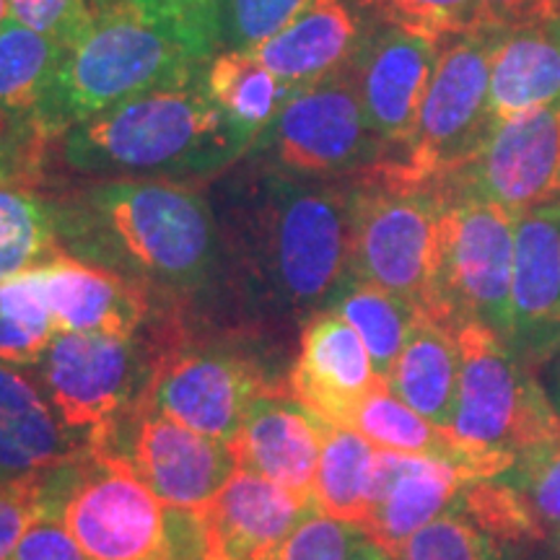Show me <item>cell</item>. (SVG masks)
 Masks as SVG:
<instances>
[{
  "label": "cell",
  "mask_w": 560,
  "mask_h": 560,
  "mask_svg": "<svg viewBox=\"0 0 560 560\" xmlns=\"http://www.w3.org/2000/svg\"><path fill=\"white\" fill-rule=\"evenodd\" d=\"M221 202L223 268L257 312L306 322L353 276V177L342 185L252 164Z\"/></svg>",
  "instance_id": "1"
},
{
  "label": "cell",
  "mask_w": 560,
  "mask_h": 560,
  "mask_svg": "<svg viewBox=\"0 0 560 560\" xmlns=\"http://www.w3.org/2000/svg\"><path fill=\"white\" fill-rule=\"evenodd\" d=\"M50 202L60 252L153 296H195L223 270L219 215L190 182L104 177Z\"/></svg>",
  "instance_id": "2"
},
{
  "label": "cell",
  "mask_w": 560,
  "mask_h": 560,
  "mask_svg": "<svg viewBox=\"0 0 560 560\" xmlns=\"http://www.w3.org/2000/svg\"><path fill=\"white\" fill-rule=\"evenodd\" d=\"M60 159L91 179L200 182L247 156L255 138L210 100L198 79L138 96L62 132Z\"/></svg>",
  "instance_id": "3"
},
{
  "label": "cell",
  "mask_w": 560,
  "mask_h": 560,
  "mask_svg": "<svg viewBox=\"0 0 560 560\" xmlns=\"http://www.w3.org/2000/svg\"><path fill=\"white\" fill-rule=\"evenodd\" d=\"M206 66L136 5H120L96 16L83 39L66 52L34 122L55 140L125 102L198 79Z\"/></svg>",
  "instance_id": "4"
},
{
  "label": "cell",
  "mask_w": 560,
  "mask_h": 560,
  "mask_svg": "<svg viewBox=\"0 0 560 560\" xmlns=\"http://www.w3.org/2000/svg\"><path fill=\"white\" fill-rule=\"evenodd\" d=\"M145 330L132 338L60 332L34 366L62 429L83 450L143 397L159 361L179 340L177 322L153 325L151 338Z\"/></svg>",
  "instance_id": "5"
},
{
  "label": "cell",
  "mask_w": 560,
  "mask_h": 560,
  "mask_svg": "<svg viewBox=\"0 0 560 560\" xmlns=\"http://www.w3.org/2000/svg\"><path fill=\"white\" fill-rule=\"evenodd\" d=\"M516 219L495 202L446 192L431 289L420 312L454 335L480 325L506 342Z\"/></svg>",
  "instance_id": "6"
},
{
  "label": "cell",
  "mask_w": 560,
  "mask_h": 560,
  "mask_svg": "<svg viewBox=\"0 0 560 560\" xmlns=\"http://www.w3.org/2000/svg\"><path fill=\"white\" fill-rule=\"evenodd\" d=\"M501 37L503 30L488 24L441 45L412 136L374 172L410 185H444L475 156L493 128L490 68Z\"/></svg>",
  "instance_id": "7"
},
{
  "label": "cell",
  "mask_w": 560,
  "mask_h": 560,
  "mask_svg": "<svg viewBox=\"0 0 560 560\" xmlns=\"http://www.w3.org/2000/svg\"><path fill=\"white\" fill-rule=\"evenodd\" d=\"M387 156L363 112L353 70L293 91L244 159L304 179H350Z\"/></svg>",
  "instance_id": "8"
},
{
  "label": "cell",
  "mask_w": 560,
  "mask_h": 560,
  "mask_svg": "<svg viewBox=\"0 0 560 560\" xmlns=\"http://www.w3.org/2000/svg\"><path fill=\"white\" fill-rule=\"evenodd\" d=\"M462 374L452 436L486 457L516 459L560 441V416L529 369L499 335L480 325L457 332Z\"/></svg>",
  "instance_id": "9"
},
{
  "label": "cell",
  "mask_w": 560,
  "mask_h": 560,
  "mask_svg": "<svg viewBox=\"0 0 560 560\" xmlns=\"http://www.w3.org/2000/svg\"><path fill=\"white\" fill-rule=\"evenodd\" d=\"M45 499L91 560H159L164 550L166 506L109 454L86 450L55 467Z\"/></svg>",
  "instance_id": "10"
},
{
  "label": "cell",
  "mask_w": 560,
  "mask_h": 560,
  "mask_svg": "<svg viewBox=\"0 0 560 560\" xmlns=\"http://www.w3.org/2000/svg\"><path fill=\"white\" fill-rule=\"evenodd\" d=\"M353 278L423 310L436 262L444 187L410 185L374 170L353 177Z\"/></svg>",
  "instance_id": "11"
},
{
  "label": "cell",
  "mask_w": 560,
  "mask_h": 560,
  "mask_svg": "<svg viewBox=\"0 0 560 560\" xmlns=\"http://www.w3.org/2000/svg\"><path fill=\"white\" fill-rule=\"evenodd\" d=\"M89 450L128 465L164 506L206 509L240 470L223 441L187 429L138 400L104 429Z\"/></svg>",
  "instance_id": "12"
},
{
  "label": "cell",
  "mask_w": 560,
  "mask_h": 560,
  "mask_svg": "<svg viewBox=\"0 0 560 560\" xmlns=\"http://www.w3.org/2000/svg\"><path fill=\"white\" fill-rule=\"evenodd\" d=\"M278 389L255 355L231 346H185L177 340L159 361L140 400L202 436L231 444L262 395Z\"/></svg>",
  "instance_id": "13"
},
{
  "label": "cell",
  "mask_w": 560,
  "mask_h": 560,
  "mask_svg": "<svg viewBox=\"0 0 560 560\" xmlns=\"http://www.w3.org/2000/svg\"><path fill=\"white\" fill-rule=\"evenodd\" d=\"M441 187L514 215L560 202V104L495 122L475 156Z\"/></svg>",
  "instance_id": "14"
},
{
  "label": "cell",
  "mask_w": 560,
  "mask_h": 560,
  "mask_svg": "<svg viewBox=\"0 0 560 560\" xmlns=\"http://www.w3.org/2000/svg\"><path fill=\"white\" fill-rule=\"evenodd\" d=\"M374 24V32L363 37L350 70L366 120L387 145V156H392L412 136L441 45L380 21Z\"/></svg>",
  "instance_id": "15"
},
{
  "label": "cell",
  "mask_w": 560,
  "mask_h": 560,
  "mask_svg": "<svg viewBox=\"0 0 560 560\" xmlns=\"http://www.w3.org/2000/svg\"><path fill=\"white\" fill-rule=\"evenodd\" d=\"M506 346L527 369L560 353V202L516 219Z\"/></svg>",
  "instance_id": "16"
},
{
  "label": "cell",
  "mask_w": 560,
  "mask_h": 560,
  "mask_svg": "<svg viewBox=\"0 0 560 560\" xmlns=\"http://www.w3.org/2000/svg\"><path fill=\"white\" fill-rule=\"evenodd\" d=\"M472 480L478 478L454 462L376 450L361 532L395 558L420 527L452 509Z\"/></svg>",
  "instance_id": "17"
},
{
  "label": "cell",
  "mask_w": 560,
  "mask_h": 560,
  "mask_svg": "<svg viewBox=\"0 0 560 560\" xmlns=\"http://www.w3.org/2000/svg\"><path fill=\"white\" fill-rule=\"evenodd\" d=\"M380 380L359 332L340 314L322 310L304 322L299 355L285 387L301 405L332 425L353 429V418Z\"/></svg>",
  "instance_id": "18"
},
{
  "label": "cell",
  "mask_w": 560,
  "mask_h": 560,
  "mask_svg": "<svg viewBox=\"0 0 560 560\" xmlns=\"http://www.w3.org/2000/svg\"><path fill=\"white\" fill-rule=\"evenodd\" d=\"M60 332L132 338L156 319L153 293L66 252L34 268Z\"/></svg>",
  "instance_id": "19"
},
{
  "label": "cell",
  "mask_w": 560,
  "mask_h": 560,
  "mask_svg": "<svg viewBox=\"0 0 560 560\" xmlns=\"http://www.w3.org/2000/svg\"><path fill=\"white\" fill-rule=\"evenodd\" d=\"M325 429L327 420L301 405L289 387H278L252 405L229 446L244 470L262 475L299 499L314 501Z\"/></svg>",
  "instance_id": "20"
},
{
  "label": "cell",
  "mask_w": 560,
  "mask_h": 560,
  "mask_svg": "<svg viewBox=\"0 0 560 560\" xmlns=\"http://www.w3.org/2000/svg\"><path fill=\"white\" fill-rule=\"evenodd\" d=\"M317 501L299 499L262 475L240 467L202 509L208 560H257L291 535Z\"/></svg>",
  "instance_id": "21"
},
{
  "label": "cell",
  "mask_w": 560,
  "mask_h": 560,
  "mask_svg": "<svg viewBox=\"0 0 560 560\" xmlns=\"http://www.w3.org/2000/svg\"><path fill=\"white\" fill-rule=\"evenodd\" d=\"M355 0H314L252 55L293 91L350 68L366 26Z\"/></svg>",
  "instance_id": "22"
},
{
  "label": "cell",
  "mask_w": 560,
  "mask_h": 560,
  "mask_svg": "<svg viewBox=\"0 0 560 560\" xmlns=\"http://www.w3.org/2000/svg\"><path fill=\"white\" fill-rule=\"evenodd\" d=\"M83 452L62 429L39 382L0 363V480L45 475Z\"/></svg>",
  "instance_id": "23"
},
{
  "label": "cell",
  "mask_w": 560,
  "mask_h": 560,
  "mask_svg": "<svg viewBox=\"0 0 560 560\" xmlns=\"http://www.w3.org/2000/svg\"><path fill=\"white\" fill-rule=\"evenodd\" d=\"M552 104H560V16L503 30L490 68L493 125Z\"/></svg>",
  "instance_id": "24"
},
{
  "label": "cell",
  "mask_w": 560,
  "mask_h": 560,
  "mask_svg": "<svg viewBox=\"0 0 560 560\" xmlns=\"http://www.w3.org/2000/svg\"><path fill=\"white\" fill-rule=\"evenodd\" d=\"M459 374L457 335L420 312L400 359L392 369L387 387L418 416L431 420L439 429L452 431L459 402Z\"/></svg>",
  "instance_id": "25"
},
{
  "label": "cell",
  "mask_w": 560,
  "mask_h": 560,
  "mask_svg": "<svg viewBox=\"0 0 560 560\" xmlns=\"http://www.w3.org/2000/svg\"><path fill=\"white\" fill-rule=\"evenodd\" d=\"M202 81L210 100L255 140L293 94L289 83L276 79L252 52L213 55Z\"/></svg>",
  "instance_id": "26"
},
{
  "label": "cell",
  "mask_w": 560,
  "mask_h": 560,
  "mask_svg": "<svg viewBox=\"0 0 560 560\" xmlns=\"http://www.w3.org/2000/svg\"><path fill=\"white\" fill-rule=\"evenodd\" d=\"M327 310L340 314L359 332L376 374L382 382H387L412 325L420 317L418 306L380 289V285L350 276Z\"/></svg>",
  "instance_id": "27"
},
{
  "label": "cell",
  "mask_w": 560,
  "mask_h": 560,
  "mask_svg": "<svg viewBox=\"0 0 560 560\" xmlns=\"http://www.w3.org/2000/svg\"><path fill=\"white\" fill-rule=\"evenodd\" d=\"M68 47L9 19L0 30V112L34 120Z\"/></svg>",
  "instance_id": "28"
},
{
  "label": "cell",
  "mask_w": 560,
  "mask_h": 560,
  "mask_svg": "<svg viewBox=\"0 0 560 560\" xmlns=\"http://www.w3.org/2000/svg\"><path fill=\"white\" fill-rule=\"evenodd\" d=\"M60 252L50 198L30 182L0 179V283Z\"/></svg>",
  "instance_id": "29"
},
{
  "label": "cell",
  "mask_w": 560,
  "mask_h": 560,
  "mask_svg": "<svg viewBox=\"0 0 560 560\" xmlns=\"http://www.w3.org/2000/svg\"><path fill=\"white\" fill-rule=\"evenodd\" d=\"M376 446L355 429L327 423L322 441L314 501L332 520L363 527L369 511V480Z\"/></svg>",
  "instance_id": "30"
},
{
  "label": "cell",
  "mask_w": 560,
  "mask_h": 560,
  "mask_svg": "<svg viewBox=\"0 0 560 560\" xmlns=\"http://www.w3.org/2000/svg\"><path fill=\"white\" fill-rule=\"evenodd\" d=\"M58 335L34 270L0 283V363L34 369Z\"/></svg>",
  "instance_id": "31"
},
{
  "label": "cell",
  "mask_w": 560,
  "mask_h": 560,
  "mask_svg": "<svg viewBox=\"0 0 560 560\" xmlns=\"http://www.w3.org/2000/svg\"><path fill=\"white\" fill-rule=\"evenodd\" d=\"M380 24L397 26L431 42H450L488 26L482 0H355Z\"/></svg>",
  "instance_id": "32"
},
{
  "label": "cell",
  "mask_w": 560,
  "mask_h": 560,
  "mask_svg": "<svg viewBox=\"0 0 560 560\" xmlns=\"http://www.w3.org/2000/svg\"><path fill=\"white\" fill-rule=\"evenodd\" d=\"M314 0H221L215 55L252 52L304 13Z\"/></svg>",
  "instance_id": "33"
},
{
  "label": "cell",
  "mask_w": 560,
  "mask_h": 560,
  "mask_svg": "<svg viewBox=\"0 0 560 560\" xmlns=\"http://www.w3.org/2000/svg\"><path fill=\"white\" fill-rule=\"evenodd\" d=\"M395 560H499V540L454 503L420 527L397 550Z\"/></svg>",
  "instance_id": "34"
},
{
  "label": "cell",
  "mask_w": 560,
  "mask_h": 560,
  "mask_svg": "<svg viewBox=\"0 0 560 560\" xmlns=\"http://www.w3.org/2000/svg\"><path fill=\"white\" fill-rule=\"evenodd\" d=\"M499 478L514 488L537 527H560V441L520 454Z\"/></svg>",
  "instance_id": "35"
},
{
  "label": "cell",
  "mask_w": 560,
  "mask_h": 560,
  "mask_svg": "<svg viewBox=\"0 0 560 560\" xmlns=\"http://www.w3.org/2000/svg\"><path fill=\"white\" fill-rule=\"evenodd\" d=\"M359 535V527L332 520L314 506L285 540L257 560H346Z\"/></svg>",
  "instance_id": "36"
},
{
  "label": "cell",
  "mask_w": 560,
  "mask_h": 560,
  "mask_svg": "<svg viewBox=\"0 0 560 560\" xmlns=\"http://www.w3.org/2000/svg\"><path fill=\"white\" fill-rule=\"evenodd\" d=\"M153 24L170 30L200 60L215 55V19L221 0H130Z\"/></svg>",
  "instance_id": "37"
},
{
  "label": "cell",
  "mask_w": 560,
  "mask_h": 560,
  "mask_svg": "<svg viewBox=\"0 0 560 560\" xmlns=\"http://www.w3.org/2000/svg\"><path fill=\"white\" fill-rule=\"evenodd\" d=\"M13 21L73 47L94 26L89 0H9Z\"/></svg>",
  "instance_id": "38"
},
{
  "label": "cell",
  "mask_w": 560,
  "mask_h": 560,
  "mask_svg": "<svg viewBox=\"0 0 560 560\" xmlns=\"http://www.w3.org/2000/svg\"><path fill=\"white\" fill-rule=\"evenodd\" d=\"M50 138L34 120H19L0 112V179L30 182L37 187Z\"/></svg>",
  "instance_id": "39"
},
{
  "label": "cell",
  "mask_w": 560,
  "mask_h": 560,
  "mask_svg": "<svg viewBox=\"0 0 560 560\" xmlns=\"http://www.w3.org/2000/svg\"><path fill=\"white\" fill-rule=\"evenodd\" d=\"M45 475L0 480V560H9L13 556L24 532L37 520Z\"/></svg>",
  "instance_id": "40"
},
{
  "label": "cell",
  "mask_w": 560,
  "mask_h": 560,
  "mask_svg": "<svg viewBox=\"0 0 560 560\" xmlns=\"http://www.w3.org/2000/svg\"><path fill=\"white\" fill-rule=\"evenodd\" d=\"M9 560H91L81 545L73 540L66 524H62L60 511L55 503L45 499V488H42V503L37 520L32 527L24 532L19 548L13 550Z\"/></svg>",
  "instance_id": "41"
},
{
  "label": "cell",
  "mask_w": 560,
  "mask_h": 560,
  "mask_svg": "<svg viewBox=\"0 0 560 560\" xmlns=\"http://www.w3.org/2000/svg\"><path fill=\"white\" fill-rule=\"evenodd\" d=\"M490 26L499 30H514L535 21L558 19L560 0H482Z\"/></svg>",
  "instance_id": "42"
},
{
  "label": "cell",
  "mask_w": 560,
  "mask_h": 560,
  "mask_svg": "<svg viewBox=\"0 0 560 560\" xmlns=\"http://www.w3.org/2000/svg\"><path fill=\"white\" fill-rule=\"evenodd\" d=\"M346 560H395V558H392L387 550H382L376 542H371L369 537L361 532L359 540L353 542V548H350Z\"/></svg>",
  "instance_id": "43"
},
{
  "label": "cell",
  "mask_w": 560,
  "mask_h": 560,
  "mask_svg": "<svg viewBox=\"0 0 560 560\" xmlns=\"http://www.w3.org/2000/svg\"><path fill=\"white\" fill-rule=\"evenodd\" d=\"M128 3L130 0H89V9L96 19V16H102V13H107L112 9H120V5H128Z\"/></svg>",
  "instance_id": "44"
},
{
  "label": "cell",
  "mask_w": 560,
  "mask_h": 560,
  "mask_svg": "<svg viewBox=\"0 0 560 560\" xmlns=\"http://www.w3.org/2000/svg\"><path fill=\"white\" fill-rule=\"evenodd\" d=\"M11 19V13H9V0H0V30H3V24L5 21Z\"/></svg>",
  "instance_id": "45"
}]
</instances>
